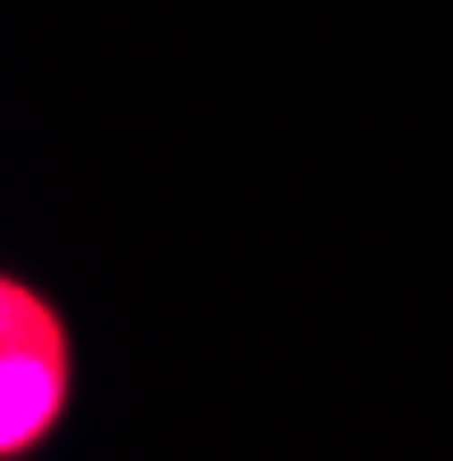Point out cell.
I'll list each match as a JSON object with an SVG mask.
<instances>
[{"mask_svg": "<svg viewBox=\"0 0 453 461\" xmlns=\"http://www.w3.org/2000/svg\"><path fill=\"white\" fill-rule=\"evenodd\" d=\"M67 395H75V346L59 305H41L25 280L0 272V461L33 453L59 429Z\"/></svg>", "mask_w": 453, "mask_h": 461, "instance_id": "6da1fadb", "label": "cell"}]
</instances>
